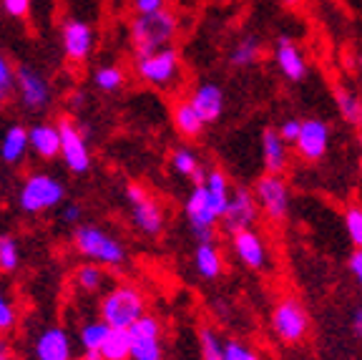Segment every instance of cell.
Segmentation results:
<instances>
[{"mask_svg":"<svg viewBox=\"0 0 362 360\" xmlns=\"http://www.w3.org/2000/svg\"><path fill=\"white\" fill-rule=\"evenodd\" d=\"M345 230L347 237H350V242L355 247H362V207L360 204H352V207L345 209Z\"/></svg>","mask_w":362,"mask_h":360,"instance_id":"obj_36","label":"cell"},{"mask_svg":"<svg viewBox=\"0 0 362 360\" xmlns=\"http://www.w3.org/2000/svg\"><path fill=\"white\" fill-rule=\"evenodd\" d=\"M171 167H174V171L179 176L192 179L194 186L204 184V179H206V171H204V167H202V159H199L189 147H176L174 152H171Z\"/></svg>","mask_w":362,"mask_h":360,"instance_id":"obj_25","label":"cell"},{"mask_svg":"<svg viewBox=\"0 0 362 360\" xmlns=\"http://www.w3.org/2000/svg\"><path fill=\"white\" fill-rule=\"evenodd\" d=\"M350 327H352V332H355V338H360V340H362V308H357L355 313H352Z\"/></svg>","mask_w":362,"mask_h":360,"instance_id":"obj_44","label":"cell"},{"mask_svg":"<svg viewBox=\"0 0 362 360\" xmlns=\"http://www.w3.org/2000/svg\"><path fill=\"white\" fill-rule=\"evenodd\" d=\"M30 152V131L23 124H11L0 136V162L8 167L23 164L25 154Z\"/></svg>","mask_w":362,"mask_h":360,"instance_id":"obj_21","label":"cell"},{"mask_svg":"<svg viewBox=\"0 0 362 360\" xmlns=\"http://www.w3.org/2000/svg\"><path fill=\"white\" fill-rule=\"evenodd\" d=\"M347 265H350V272L357 280V285L362 287V247H355V252H352L350 259H347Z\"/></svg>","mask_w":362,"mask_h":360,"instance_id":"obj_43","label":"cell"},{"mask_svg":"<svg viewBox=\"0 0 362 360\" xmlns=\"http://www.w3.org/2000/svg\"><path fill=\"white\" fill-rule=\"evenodd\" d=\"M16 96L25 111H43L51 103V84L43 71L33 66H18V89Z\"/></svg>","mask_w":362,"mask_h":360,"instance_id":"obj_12","label":"cell"},{"mask_svg":"<svg viewBox=\"0 0 362 360\" xmlns=\"http://www.w3.org/2000/svg\"><path fill=\"white\" fill-rule=\"evenodd\" d=\"M134 68L139 79L146 81L148 86L169 89L181 79V56L176 48L166 45V48H158V51L146 53V56H136Z\"/></svg>","mask_w":362,"mask_h":360,"instance_id":"obj_5","label":"cell"},{"mask_svg":"<svg viewBox=\"0 0 362 360\" xmlns=\"http://www.w3.org/2000/svg\"><path fill=\"white\" fill-rule=\"evenodd\" d=\"M199 353H202V360H224V340L219 338V332H214L211 327H202Z\"/></svg>","mask_w":362,"mask_h":360,"instance_id":"obj_34","label":"cell"},{"mask_svg":"<svg viewBox=\"0 0 362 360\" xmlns=\"http://www.w3.org/2000/svg\"><path fill=\"white\" fill-rule=\"evenodd\" d=\"M277 131H279V136L287 141V144H297V139H300V131H302V121H300V118H284Z\"/></svg>","mask_w":362,"mask_h":360,"instance_id":"obj_40","label":"cell"},{"mask_svg":"<svg viewBox=\"0 0 362 360\" xmlns=\"http://www.w3.org/2000/svg\"><path fill=\"white\" fill-rule=\"evenodd\" d=\"M272 330L282 343L294 345L307 338L310 332V315L305 305L297 298H284L272 310Z\"/></svg>","mask_w":362,"mask_h":360,"instance_id":"obj_6","label":"cell"},{"mask_svg":"<svg viewBox=\"0 0 362 360\" xmlns=\"http://www.w3.org/2000/svg\"><path fill=\"white\" fill-rule=\"evenodd\" d=\"M74 285L78 287L81 293H98L103 285H106V267L96 265V262H86V265H78L74 272Z\"/></svg>","mask_w":362,"mask_h":360,"instance_id":"obj_28","label":"cell"},{"mask_svg":"<svg viewBox=\"0 0 362 360\" xmlns=\"http://www.w3.org/2000/svg\"><path fill=\"white\" fill-rule=\"evenodd\" d=\"M111 330H113V327L108 325L106 320H101V317L83 322V325H81V330H78V343H81V348L86 350V355H98V353H101L103 343L108 340Z\"/></svg>","mask_w":362,"mask_h":360,"instance_id":"obj_26","label":"cell"},{"mask_svg":"<svg viewBox=\"0 0 362 360\" xmlns=\"http://www.w3.org/2000/svg\"><path fill=\"white\" fill-rule=\"evenodd\" d=\"M33 360H74V340L66 327H43L33 340Z\"/></svg>","mask_w":362,"mask_h":360,"instance_id":"obj_15","label":"cell"},{"mask_svg":"<svg viewBox=\"0 0 362 360\" xmlns=\"http://www.w3.org/2000/svg\"><path fill=\"white\" fill-rule=\"evenodd\" d=\"M0 360H13L11 350H8V343L3 340V335H0Z\"/></svg>","mask_w":362,"mask_h":360,"instance_id":"obj_45","label":"cell"},{"mask_svg":"<svg viewBox=\"0 0 362 360\" xmlns=\"http://www.w3.org/2000/svg\"><path fill=\"white\" fill-rule=\"evenodd\" d=\"M131 360H164V343H161V322L153 315H144L131 327Z\"/></svg>","mask_w":362,"mask_h":360,"instance_id":"obj_13","label":"cell"},{"mask_svg":"<svg viewBox=\"0 0 362 360\" xmlns=\"http://www.w3.org/2000/svg\"><path fill=\"white\" fill-rule=\"evenodd\" d=\"M171 124H174L176 134L184 136V139H197L206 129V121L199 116V111L192 106L189 99L174 103V108H171Z\"/></svg>","mask_w":362,"mask_h":360,"instance_id":"obj_23","label":"cell"},{"mask_svg":"<svg viewBox=\"0 0 362 360\" xmlns=\"http://www.w3.org/2000/svg\"><path fill=\"white\" fill-rule=\"evenodd\" d=\"M61 222H66V225H83V207L76 202H66L61 207Z\"/></svg>","mask_w":362,"mask_h":360,"instance_id":"obj_41","label":"cell"},{"mask_svg":"<svg viewBox=\"0 0 362 360\" xmlns=\"http://www.w3.org/2000/svg\"><path fill=\"white\" fill-rule=\"evenodd\" d=\"M257 214H259V202H257L255 191L244 189V186H237L229 199V207H226L224 217H221V225L229 235L239 230H249L255 225Z\"/></svg>","mask_w":362,"mask_h":360,"instance_id":"obj_14","label":"cell"},{"mask_svg":"<svg viewBox=\"0 0 362 360\" xmlns=\"http://www.w3.org/2000/svg\"><path fill=\"white\" fill-rule=\"evenodd\" d=\"M224 360H259L244 340H224Z\"/></svg>","mask_w":362,"mask_h":360,"instance_id":"obj_38","label":"cell"},{"mask_svg":"<svg viewBox=\"0 0 362 360\" xmlns=\"http://www.w3.org/2000/svg\"><path fill=\"white\" fill-rule=\"evenodd\" d=\"M93 86L103 94H116L126 86V71L121 66H101L93 71Z\"/></svg>","mask_w":362,"mask_h":360,"instance_id":"obj_31","label":"cell"},{"mask_svg":"<svg viewBox=\"0 0 362 360\" xmlns=\"http://www.w3.org/2000/svg\"><path fill=\"white\" fill-rule=\"evenodd\" d=\"M21 267V247L13 235H0V272L13 275Z\"/></svg>","mask_w":362,"mask_h":360,"instance_id":"obj_33","label":"cell"},{"mask_svg":"<svg viewBox=\"0 0 362 360\" xmlns=\"http://www.w3.org/2000/svg\"><path fill=\"white\" fill-rule=\"evenodd\" d=\"M179 30V21L171 11L153 13V16H136L129 23V40L134 45V56H146L158 48L171 45Z\"/></svg>","mask_w":362,"mask_h":360,"instance_id":"obj_3","label":"cell"},{"mask_svg":"<svg viewBox=\"0 0 362 360\" xmlns=\"http://www.w3.org/2000/svg\"><path fill=\"white\" fill-rule=\"evenodd\" d=\"M0 8H3L11 18L23 21V18L30 13V8H33V0H0Z\"/></svg>","mask_w":362,"mask_h":360,"instance_id":"obj_39","label":"cell"},{"mask_svg":"<svg viewBox=\"0 0 362 360\" xmlns=\"http://www.w3.org/2000/svg\"><path fill=\"white\" fill-rule=\"evenodd\" d=\"M274 61H277L279 71H282L289 81H294V84L305 81L307 61H305V56H302L300 48H297V43H294L289 35H279L277 38V45H274Z\"/></svg>","mask_w":362,"mask_h":360,"instance_id":"obj_19","label":"cell"},{"mask_svg":"<svg viewBox=\"0 0 362 360\" xmlns=\"http://www.w3.org/2000/svg\"><path fill=\"white\" fill-rule=\"evenodd\" d=\"M81 360H101L98 355H86V358H81Z\"/></svg>","mask_w":362,"mask_h":360,"instance_id":"obj_47","label":"cell"},{"mask_svg":"<svg viewBox=\"0 0 362 360\" xmlns=\"http://www.w3.org/2000/svg\"><path fill=\"white\" fill-rule=\"evenodd\" d=\"M96 45V30L83 18H66L61 23V48L71 63H86Z\"/></svg>","mask_w":362,"mask_h":360,"instance_id":"obj_9","label":"cell"},{"mask_svg":"<svg viewBox=\"0 0 362 360\" xmlns=\"http://www.w3.org/2000/svg\"><path fill=\"white\" fill-rule=\"evenodd\" d=\"M16 322H18L16 305H13L11 298H8V295L0 290V335L11 332L13 327H16Z\"/></svg>","mask_w":362,"mask_h":360,"instance_id":"obj_37","label":"cell"},{"mask_svg":"<svg viewBox=\"0 0 362 360\" xmlns=\"http://www.w3.org/2000/svg\"><path fill=\"white\" fill-rule=\"evenodd\" d=\"M255 197L272 222H282L289 212V186L282 174H264L257 179Z\"/></svg>","mask_w":362,"mask_h":360,"instance_id":"obj_11","label":"cell"},{"mask_svg":"<svg viewBox=\"0 0 362 360\" xmlns=\"http://www.w3.org/2000/svg\"><path fill=\"white\" fill-rule=\"evenodd\" d=\"M232 252L237 259L249 270H264L267 267V244L262 235H257L252 227L249 230H239L232 235Z\"/></svg>","mask_w":362,"mask_h":360,"instance_id":"obj_17","label":"cell"},{"mask_svg":"<svg viewBox=\"0 0 362 360\" xmlns=\"http://www.w3.org/2000/svg\"><path fill=\"white\" fill-rule=\"evenodd\" d=\"M284 6L294 8V6H300V0H284Z\"/></svg>","mask_w":362,"mask_h":360,"instance_id":"obj_46","label":"cell"},{"mask_svg":"<svg viewBox=\"0 0 362 360\" xmlns=\"http://www.w3.org/2000/svg\"><path fill=\"white\" fill-rule=\"evenodd\" d=\"M184 214H187L197 242H214V227L221 217L216 212L214 202L209 199V191L204 189V184H197L189 191L187 202H184Z\"/></svg>","mask_w":362,"mask_h":360,"instance_id":"obj_7","label":"cell"},{"mask_svg":"<svg viewBox=\"0 0 362 360\" xmlns=\"http://www.w3.org/2000/svg\"><path fill=\"white\" fill-rule=\"evenodd\" d=\"M262 162H264L267 174H282L289 164L287 141L279 136L277 129L262 131Z\"/></svg>","mask_w":362,"mask_h":360,"instance_id":"obj_22","label":"cell"},{"mask_svg":"<svg viewBox=\"0 0 362 360\" xmlns=\"http://www.w3.org/2000/svg\"><path fill=\"white\" fill-rule=\"evenodd\" d=\"M136 16H153V13L166 11V0H134Z\"/></svg>","mask_w":362,"mask_h":360,"instance_id":"obj_42","label":"cell"},{"mask_svg":"<svg viewBox=\"0 0 362 360\" xmlns=\"http://www.w3.org/2000/svg\"><path fill=\"white\" fill-rule=\"evenodd\" d=\"M204 189L209 191V199L214 202V207H216V212H219V217H224L226 207H229V199H232V194H234L232 184H229V176H226L221 169L206 171V179H204Z\"/></svg>","mask_w":362,"mask_h":360,"instance_id":"obj_27","label":"cell"},{"mask_svg":"<svg viewBox=\"0 0 362 360\" xmlns=\"http://www.w3.org/2000/svg\"><path fill=\"white\" fill-rule=\"evenodd\" d=\"M259 53H262V43L255 38V35H247V38H242L232 48L229 63L237 68H247V66H252V63L259 61Z\"/></svg>","mask_w":362,"mask_h":360,"instance_id":"obj_32","label":"cell"},{"mask_svg":"<svg viewBox=\"0 0 362 360\" xmlns=\"http://www.w3.org/2000/svg\"><path fill=\"white\" fill-rule=\"evenodd\" d=\"M189 101L192 106L199 111V116L206 121V126L219 121L221 113H224V106H226V96H224V89L211 81H204V84L194 86L192 96H189Z\"/></svg>","mask_w":362,"mask_h":360,"instance_id":"obj_18","label":"cell"},{"mask_svg":"<svg viewBox=\"0 0 362 360\" xmlns=\"http://www.w3.org/2000/svg\"><path fill=\"white\" fill-rule=\"evenodd\" d=\"M58 129H61V159L66 164V169L74 171V174H86L90 169V164H93L86 134L71 118H61Z\"/></svg>","mask_w":362,"mask_h":360,"instance_id":"obj_10","label":"cell"},{"mask_svg":"<svg viewBox=\"0 0 362 360\" xmlns=\"http://www.w3.org/2000/svg\"><path fill=\"white\" fill-rule=\"evenodd\" d=\"M126 199H129V204H131V220H134L136 230L144 232L146 237H158L164 232V225H166L164 207H161L141 184L126 186Z\"/></svg>","mask_w":362,"mask_h":360,"instance_id":"obj_8","label":"cell"},{"mask_svg":"<svg viewBox=\"0 0 362 360\" xmlns=\"http://www.w3.org/2000/svg\"><path fill=\"white\" fill-rule=\"evenodd\" d=\"M294 147L307 162H320L329 149V126L325 124L322 118H305L300 139H297Z\"/></svg>","mask_w":362,"mask_h":360,"instance_id":"obj_16","label":"cell"},{"mask_svg":"<svg viewBox=\"0 0 362 360\" xmlns=\"http://www.w3.org/2000/svg\"><path fill=\"white\" fill-rule=\"evenodd\" d=\"M360 167H362V159H360Z\"/></svg>","mask_w":362,"mask_h":360,"instance_id":"obj_49","label":"cell"},{"mask_svg":"<svg viewBox=\"0 0 362 360\" xmlns=\"http://www.w3.org/2000/svg\"><path fill=\"white\" fill-rule=\"evenodd\" d=\"M194 270L204 277V280H216L224 270V259L214 242H197L194 247Z\"/></svg>","mask_w":362,"mask_h":360,"instance_id":"obj_24","label":"cell"},{"mask_svg":"<svg viewBox=\"0 0 362 360\" xmlns=\"http://www.w3.org/2000/svg\"><path fill=\"white\" fill-rule=\"evenodd\" d=\"M146 293L134 282H119L113 285L98 305V317L106 320L111 327L131 330L136 322L146 315Z\"/></svg>","mask_w":362,"mask_h":360,"instance_id":"obj_1","label":"cell"},{"mask_svg":"<svg viewBox=\"0 0 362 360\" xmlns=\"http://www.w3.org/2000/svg\"><path fill=\"white\" fill-rule=\"evenodd\" d=\"M131 330H119V327H113L108 340L103 343L101 353L98 358L101 360H131Z\"/></svg>","mask_w":362,"mask_h":360,"instance_id":"obj_29","label":"cell"},{"mask_svg":"<svg viewBox=\"0 0 362 360\" xmlns=\"http://www.w3.org/2000/svg\"><path fill=\"white\" fill-rule=\"evenodd\" d=\"M74 247L81 257L96 262V265L119 270L126 265V247L119 237H113L98 225H78L74 227Z\"/></svg>","mask_w":362,"mask_h":360,"instance_id":"obj_2","label":"cell"},{"mask_svg":"<svg viewBox=\"0 0 362 360\" xmlns=\"http://www.w3.org/2000/svg\"><path fill=\"white\" fill-rule=\"evenodd\" d=\"M30 152L43 162H53L61 157V129L51 121H38L30 126Z\"/></svg>","mask_w":362,"mask_h":360,"instance_id":"obj_20","label":"cell"},{"mask_svg":"<svg viewBox=\"0 0 362 360\" xmlns=\"http://www.w3.org/2000/svg\"><path fill=\"white\" fill-rule=\"evenodd\" d=\"M66 202V186L58 176L48 171H33L23 179L18 189V207L25 214H43Z\"/></svg>","mask_w":362,"mask_h":360,"instance_id":"obj_4","label":"cell"},{"mask_svg":"<svg viewBox=\"0 0 362 360\" xmlns=\"http://www.w3.org/2000/svg\"><path fill=\"white\" fill-rule=\"evenodd\" d=\"M18 89V68L8 61L6 53H0V106L16 96Z\"/></svg>","mask_w":362,"mask_h":360,"instance_id":"obj_35","label":"cell"},{"mask_svg":"<svg viewBox=\"0 0 362 360\" xmlns=\"http://www.w3.org/2000/svg\"><path fill=\"white\" fill-rule=\"evenodd\" d=\"M357 63H360V71H362V56H360V61H357Z\"/></svg>","mask_w":362,"mask_h":360,"instance_id":"obj_48","label":"cell"},{"mask_svg":"<svg viewBox=\"0 0 362 360\" xmlns=\"http://www.w3.org/2000/svg\"><path fill=\"white\" fill-rule=\"evenodd\" d=\"M334 101H337L339 116L345 118L350 126H362V99L357 94H352L345 86L334 89Z\"/></svg>","mask_w":362,"mask_h":360,"instance_id":"obj_30","label":"cell"}]
</instances>
